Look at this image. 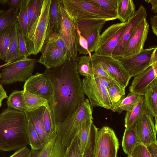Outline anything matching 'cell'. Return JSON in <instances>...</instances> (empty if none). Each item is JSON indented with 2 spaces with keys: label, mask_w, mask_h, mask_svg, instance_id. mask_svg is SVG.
I'll use <instances>...</instances> for the list:
<instances>
[{
  "label": "cell",
  "mask_w": 157,
  "mask_h": 157,
  "mask_svg": "<svg viewBox=\"0 0 157 157\" xmlns=\"http://www.w3.org/2000/svg\"><path fill=\"white\" fill-rule=\"evenodd\" d=\"M49 79L53 95L49 104L56 125L70 117L86 99L76 60L71 57L57 67L47 68L44 73Z\"/></svg>",
  "instance_id": "1"
},
{
  "label": "cell",
  "mask_w": 157,
  "mask_h": 157,
  "mask_svg": "<svg viewBox=\"0 0 157 157\" xmlns=\"http://www.w3.org/2000/svg\"><path fill=\"white\" fill-rule=\"evenodd\" d=\"M25 112L7 107L0 114V151H16L29 145Z\"/></svg>",
  "instance_id": "2"
},
{
  "label": "cell",
  "mask_w": 157,
  "mask_h": 157,
  "mask_svg": "<svg viewBox=\"0 0 157 157\" xmlns=\"http://www.w3.org/2000/svg\"><path fill=\"white\" fill-rule=\"evenodd\" d=\"M52 0H43L40 14L25 38L26 47L30 55L41 52L42 46L52 34L49 27L50 9Z\"/></svg>",
  "instance_id": "3"
},
{
  "label": "cell",
  "mask_w": 157,
  "mask_h": 157,
  "mask_svg": "<svg viewBox=\"0 0 157 157\" xmlns=\"http://www.w3.org/2000/svg\"><path fill=\"white\" fill-rule=\"evenodd\" d=\"M93 109L88 99L81 104L69 118L57 124L56 133L62 143L68 147L77 135L83 122L93 119Z\"/></svg>",
  "instance_id": "4"
},
{
  "label": "cell",
  "mask_w": 157,
  "mask_h": 157,
  "mask_svg": "<svg viewBox=\"0 0 157 157\" xmlns=\"http://www.w3.org/2000/svg\"><path fill=\"white\" fill-rule=\"evenodd\" d=\"M34 59L24 57L15 61L7 63L1 68L2 84L7 85L26 81L32 75L37 63Z\"/></svg>",
  "instance_id": "5"
},
{
  "label": "cell",
  "mask_w": 157,
  "mask_h": 157,
  "mask_svg": "<svg viewBox=\"0 0 157 157\" xmlns=\"http://www.w3.org/2000/svg\"><path fill=\"white\" fill-rule=\"evenodd\" d=\"M118 60L132 77H134L157 63V47L144 49L138 53Z\"/></svg>",
  "instance_id": "6"
},
{
  "label": "cell",
  "mask_w": 157,
  "mask_h": 157,
  "mask_svg": "<svg viewBox=\"0 0 157 157\" xmlns=\"http://www.w3.org/2000/svg\"><path fill=\"white\" fill-rule=\"evenodd\" d=\"M119 147L118 140L112 128L108 126L98 128L94 157H117Z\"/></svg>",
  "instance_id": "7"
},
{
  "label": "cell",
  "mask_w": 157,
  "mask_h": 157,
  "mask_svg": "<svg viewBox=\"0 0 157 157\" xmlns=\"http://www.w3.org/2000/svg\"><path fill=\"white\" fill-rule=\"evenodd\" d=\"M128 21L114 24L106 28L100 35L94 53L104 56H112V53L122 37Z\"/></svg>",
  "instance_id": "8"
},
{
  "label": "cell",
  "mask_w": 157,
  "mask_h": 157,
  "mask_svg": "<svg viewBox=\"0 0 157 157\" xmlns=\"http://www.w3.org/2000/svg\"><path fill=\"white\" fill-rule=\"evenodd\" d=\"M83 92L92 106L111 109L112 105L106 89L98 78H85L82 80Z\"/></svg>",
  "instance_id": "9"
},
{
  "label": "cell",
  "mask_w": 157,
  "mask_h": 157,
  "mask_svg": "<svg viewBox=\"0 0 157 157\" xmlns=\"http://www.w3.org/2000/svg\"><path fill=\"white\" fill-rule=\"evenodd\" d=\"M90 57L106 71L113 80L125 88L127 86L132 76L119 60L112 56L99 55L94 52Z\"/></svg>",
  "instance_id": "10"
},
{
  "label": "cell",
  "mask_w": 157,
  "mask_h": 157,
  "mask_svg": "<svg viewBox=\"0 0 157 157\" xmlns=\"http://www.w3.org/2000/svg\"><path fill=\"white\" fill-rule=\"evenodd\" d=\"M62 16V24L59 36L65 43L71 58L75 60L77 56L76 45V24L60 4Z\"/></svg>",
  "instance_id": "11"
},
{
  "label": "cell",
  "mask_w": 157,
  "mask_h": 157,
  "mask_svg": "<svg viewBox=\"0 0 157 157\" xmlns=\"http://www.w3.org/2000/svg\"><path fill=\"white\" fill-rule=\"evenodd\" d=\"M41 55L37 62L44 65L47 68L57 67L63 64L67 59V55L57 46L49 37L44 43L41 50Z\"/></svg>",
  "instance_id": "12"
},
{
  "label": "cell",
  "mask_w": 157,
  "mask_h": 157,
  "mask_svg": "<svg viewBox=\"0 0 157 157\" xmlns=\"http://www.w3.org/2000/svg\"><path fill=\"white\" fill-rule=\"evenodd\" d=\"M149 29V25L147 17H145L137 26L126 44L121 58L138 53L144 49Z\"/></svg>",
  "instance_id": "13"
},
{
  "label": "cell",
  "mask_w": 157,
  "mask_h": 157,
  "mask_svg": "<svg viewBox=\"0 0 157 157\" xmlns=\"http://www.w3.org/2000/svg\"><path fill=\"white\" fill-rule=\"evenodd\" d=\"M25 90L47 100L49 104L53 95V90L49 79L43 73H36L25 81L23 86Z\"/></svg>",
  "instance_id": "14"
},
{
  "label": "cell",
  "mask_w": 157,
  "mask_h": 157,
  "mask_svg": "<svg viewBox=\"0 0 157 157\" xmlns=\"http://www.w3.org/2000/svg\"><path fill=\"white\" fill-rule=\"evenodd\" d=\"M139 144L146 146L157 141V128L155 120L147 111L144 112L135 125Z\"/></svg>",
  "instance_id": "15"
},
{
  "label": "cell",
  "mask_w": 157,
  "mask_h": 157,
  "mask_svg": "<svg viewBox=\"0 0 157 157\" xmlns=\"http://www.w3.org/2000/svg\"><path fill=\"white\" fill-rule=\"evenodd\" d=\"M147 14L145 9L141 5L136 11L134 15L128 21L125 31L117 45L113 50L112 56L119 59L121 57L124 48L132 36L135 29L142 20L147 17Z\"/></svg>",
  "instance_id": "16"
},
{
  "label": "cell",
  "mask_w": 157,
  "mask_h": 157,
  "mask_svg": "<svg viewBox=\"0 0 157 157\" xmlns=\"http://www.w3.org/2000/svg\"><path fill=\"white\" fill-rule=\"evenodd\" d=\"M157 78V63L135 76L129 87L130 93L144 96L150 84Z\"/></svg>",
  "instance_id": "17"
},
{
  "label": "cell",
  "mask_w": 157,
  "mask_h": 157,
  "mask_svg": "<svg viewBox=\"0 0 157 157\" xmlns=\"http://www.w3.org/2000/svg\"><path fill=\"white\" fill-rule=\"evenodd\" d=\"M67 147L56 133L39 150L31 149V157H64Z\"/></svg>",
  "instance_id": "18"
},
{
  "label": "cell",
  "mask_w": 157,
  "mask_h": 157,
  "mask_svg": "<svg viewBox=\"0 0 157 157\" xmlns=\"http://www.w3.org/2000/svg\"><path fill=\"white\" fill-rule=\"evenodd\" d=\"M97 128L90 119L84 121L78 130L76 136L80 151L83 156L91 143Z\"/></svg>",
  "instance_id": "19"
},
{
  "label": "cell",
  "mask_w": 157,
  "mask_h": 157,
  "mask_svg": "<svg viewBox=\"0 0 157 157\" xmlns=\"http://www.w3.org/2000/svg\"><path fill=\"white\" fill-rule=\"evenodd\" d=\"M144 96L147 112L155 118V126L157 128V78L148 86Z\"/></svg>",
  "instance_id": "20"
},
{
  "label": "cell",
  "mask_w": 157,
  "mask_h": 157,
  "mask_svg": "<svg viewBox=\"0 0 157 157\" xmlns=\"http://www.w3.org/2000/svg\"><path fill=\"white\" fill-rule=\"evenodd\" d=\"M45 108L43 106L33 112H25L26 117L32 123L43 145L47 142L43 120V113Z\"/></svg>",
  "instance_id": "21"
},
{
  "label": "cell",
  "mask_w": 157,
  "mask_h": 157,
  "mask_svg": "<svg viewBox=\"0 0 157 157\" xmlns=\"http://www.w3.org/2000/svg\"><path fill=\"white\" fill-rule=\"evenodd\" d=\"M146 111L144 96L142 95L140 100L132 109L126 113L124 119L125 128H128L135 126L143 113Z\"/></svg>",
  "instance_id": "22"
},
{
  "label": "cell",
  "mask_w": 157,
  "mask_h": 157,
  "mask_svg": "<svg viewBox=\"0 0 157 157\" xmlns=\"http://www.w3.org/2000/svg\"><path fill=\"white\" fill-rule=\"evenodd\" d=\"M61 0H52L50 9L49 27L52 33L55 32L59 35L62 24V16L60 4Z\"/></svg>",
  "instance_id": "23"
},
{
  "label": "cell",
  "mask_w": 157,
  "mask_h": 157,
  "mask_svg": "<svg viewBox=\"0 0 157 157\" xmlns=\"http://www.w3.org/2000/svg\"><path fill=\"white\" fill-rule=\"evenodd\" d=\"M116 11L118 19L122 23L128 21L136 11L132 0H117Z\"/></svg>",
  "instance_id": "24"
},
{
  "label": "cell",
  "mask_w": 157,
  "mask_h": 157,
  "mask_svg": "<svg viewBox=\"0 0 157 157\" xmlns=\"http://www.w3.org/2000/svg\"><path fill=\"white\" fill-rule=\"evenodd\" d=\"M25 110L27 112L35 111L41 107H49L48 101L44 98L23 89Z\"/></svg>",
  "instance_id": "25"
},
{
  "label": "cell",
  "mask_w": 157,
  "mask_h": 157,
  "mask_svg": "<svg viewBox=\"0 0 157 157\" xmlns=\"http://www.w3.org/2000/svg\"><path fill=\"white\" fill-rule=\"evenodd\" d=\"M18 25L17 19L11 33L9 48L4 60L6 63H11L24 58L19 55L18 51L17 35Z\"/></svg>",
  "instance_id": "26"
},
{
  "label": "cell",
  "mask_w": 157,
  "mask_h": 157,
  "mask_svg": "<svg viewBox=\"0 0 157 157\" xmlns=\"http://www.w3.org/2000/svg\"><path fill=\"white\" fill-rule=\"evenodd\" d=\"M139 144L138 137L135 125L125 129L122 138V147L124 152L129 155Z\"/></svg>",
  "instance_id": "27"
},
{
  "label": "cell",
  "mask_w": 157,
  "mask_h": 157,
  "mask_svg": "<svg viewBox=\"0 0 157 157\" xmlns=\"http://www.w3.org/2000/svg\"><path fill=\"white\" fill-rule=\"evenodd\" d=\"M142 95L129 93L122 100L117 103L110 109L113 112L121 113L131 110L140 100Z\"/></svg>",
  "instance_id": "28"
},
{
  "label": "cell",
  "mask_w": 157,
  "mask_h": 157,
  "mask_svg": "<svg viewBox=\"0 0 157 157\" xmlns=\"http://www.w3.org/2000/svg\"><path fill=\"white\" fill-rule=\"evenodd\" d=\"M125 89L115 81L112 80L106 90L112 107L125 97Z\"/></svg>",
  "instance_id": "29"
},
{
  "label": "cell",
  "mask_w": 157,
  "mask_h": 157,
  "mask_svg": "<svg viewBox=\"0 0 157 157\" xmlns=\"http://www.w3.org/2000/svg\"><path fill=\"white\" fill-rule=\"evenodd\" d=\"M8 108L25 112L23 90H15L8 97L6 101Z\"/></svg>",
  "instance_id": "30"
},
{
  "label": "cell",
  "mask_w": 157,
  "mask_h": 157,
  "mask_svg": "<svg viewBox=\"0 0 157 157\" xmlns=\"http://www.w3.org/2000/svg\"><path fill=\"white\" fill-rule=\"evenodd\" d=\"M78 72L85 78L92 77L93 75L90 58L89 56L82 55L75 59Z\"/></svg>",
  "instance_id": "31"
},
{
  "label": "cell",
  "mask_w": 157,
  "mask_h": 157,
  "mask_svg": "<svg viewBox=\"0 0 157 157\" xmlns=\"http://www.w3.org/2000/svg\"><path fill=\"white\" fill-rule=\"evenodd\" d=\"M43 1V0H29L27 8L28 32L40 14Z\"/></svg>",
  "instance_id": "32"
},
{
  "label": "cell",
  "mask_w": 157,
  "mask_h": 157,
  "mask_svg": "<svg viewBox=\"0 0 157 157\" xmlns=\"http://www.w3.org/2000/svg\"><path fill=\"white\" fill-rule=\"evenodd\" d=\"M16 21L0 33V59L4 60L6 57L10 43L11 33Z\"/></svg>",
  "instance_id": "33"
},
{
  "label": "cell",
  "mask_w": 157,
  "mask_h": 157,
  "mask_svg": "<svg viewBox=\"0 0 157 157\" xmlns=\"http://www.w3.org/2000/svg\"><path fill=\"white\" fill-rule=\"evenodd\" d=\"M27 120L26 133L29 145L30 146L31 149L39 150L43 146V144L30 121L27 118Z\"/></svg>",
  "instance_id": "34"
},
{
  "label": "cell",
  "mask_w": 157,
  "mask_h": 157,
  "mask_svg": "<svg viewBox=\"0 0 157 157\" xmlns=\"http://www.w3.org/2000/svg\"><path fill=\"white\" fill-rule=\"evenodd\" d=\"M43 120L48 142L56 133V125L52 118L49 107L45 108Z\"/></svg>",
  "instance_id": "35"
},
{
  "label": "cell",
  "mask_w": 157,
  "mask_h": 157,
  "mask_svg": "<svg viewBox=\"0 0 157 157\" xmlns=\"http://www.w3.org/2000/svg\"><path fill=\"white\" fill-rule=\"evenodd\" d=\"M19 12V10L16 9L6 10L0 15V33L16 21Z\"/></svg>",
  "instance_id": "36"
},
{
  "label": "cell",
  "mask_w": 157,
  "mask_h": 157,
  "mask_svg": "<svg viewBox=\"0 0 157 157\" xmlns=\"http://www.w3.org/2000/svg\"><path fill=\"white\" fill-rule=\"evenodd\" d=\"M105 24H103L98 27L86 32L82 36L87 42L88 49L90 53L94 51L101 29Z\"/></svg>",
  "instance_id": "37"
},
{
  "label": "cell",
  "mask_w": 157,
  "mask_h": 157,
  "mask_svg": "<svg viewBox=\"0 0 157 157\" xmlns=\"http://www.w3.org/2000/svg\"><path fill=\"white\" fill-rule=\"evenodd\" d=\"M29 0H25L20 10L17 18L18 25L25 38L28 33L29 18L27 13Z\"/></svg>",
  "instance_id": "38"
},
{
  "label": "cell",
  "mask_w": 157,
  "mask_h": 157,
  "mask_svg": "<svg viewBox=\"0 0 157 157\" xmlns=\"http://www.w3.org/2000/svg\"><path fill=\"white\" fill-rule=\"evenodd\" d=\"M76 26V45L78 52L79 54L86 55L88 54L91 56V53L89 51L87 42L86 39L80 34L77 26Z\"/></svg>",
  "instance_id": "39"
},
{
  "label": "cell",
  "mask_w": 157,
  "mask_h": 157,
  "mask_svg": "<svg viewBox=\"0 0 157 157\" xmlns=\"http://www.w3.org/2000/svg\"><path fill=\"white\" fill-rule=\"evenodd\" d=\"M84 156L81 154L78 140L76 136L70 145L67 147L64 157H84Z\"/></svg>",
  "instance_id": "40"
},
{
  "label": "cell",
  "mask_w": 157,
  "mask_h": 157,
  "mask_svg": "<svg viewBox=\"0 0 157 157\" xmlns=\"http://www.w3.org/2000/svg\"><path fill=\"white\" fill-rule=\"evenodd\" d=\"M17 35L19 53L20 56L28 58L30 54L28 51L26 47L25 37L18 25Z\"/></svg>",
  "instance_id": "41"
},
{
  "label": "cell",
  "mask_w": 157,
  "mask_h": 157,
  "mask_svg": "<svg viewBox=\"0 0 157 157\" xmlns=\"http://www.w3.org/2000/svg\"><path fill=\"white\" fill-rule=\"evenodd\" d=\"M127 157H151L145 146L138 144Z\"/></svg>",
  "instance_id": "42"
},
{
  "label": "cell",
  "mask_w": 157,
  "mask_h": 157,
  "mask_svg": "<svg viewBox=\"0 0 157 157\" xmlns=\"http://www.w3.org/2000/svg\"><path fill=\"white\" fill-rule=\"evenodd\" d=\"M104 9L116 10L117 7V0H87Z\"/></svg>",
  "instance_id": "43"
},
{
  "label": "cell",
  "mask_w": 157,
  "mask_h": 157,
  "mask_svg": "<svg viewBox=\"0 0 157 157\" xmlns=\"http://www.w3.org/2000/svg\"><path fill=\"white\" fill-rule=\"evenodd\" d=\"M49 37L53 40L58 47L67 55V58L71 57L65 43L57 33L53 32Z\"/></svg>",
  "instance_id": "44"
},
{
  "label": "cell",
  "mask_w": 157,
  "mask_h": 157,
  "mask_svg": "<svg viewBox=\"0 0 157 157\" xmlns=\"http://www.w3.org/2000/svg\"><path fill=\"white\" fill-rule=\"evenodd\" d=\"M25 0H8V5L9 6L8 10L17 9L20 10Z\"/></svg>",
  "instance_id": "45"
},
{
  "label": "cell",
  "mask_w": 157,
  "mask_h": 157,
  "mask_svg": "<svg viewBox=\"0 0 157 157\" xmlns=\"http://www.w3.org/2000/svg\"><path fill=\"white\" fill-rule=\"evenodd\" d=\"M30 150L27 146H25L16 151L8 157H25L30 152Z\"/></svg>",
  "instance_id": "46"
},
{
  "label": "cell",
  "mask_w": 157,
  "mask_h": 157,
  "mask_svg": "<svg viewBox=\"0 0 157 157\" xmlns=\"http://www.w3.org/2000/svg\"><path fill=\"white\" fill-rule=\"evenodd\" d=\"M151 157H157V142H153L145 146Z\"/></svg>",
  "instance_id": "47"
},
{
  "label": "cell",
  "mask_w": 157,
  "mask_h": 157,
  "mask_svg": "<svg viewBox=\"0 0 157 157\" xmlns=\"http://www.w3.org/2000/svg\"><path fill=\"white\" fill-rule=\"evenodd\" d=\"M150 23L153 32L156 36H157V14L151 17L150 18Z\"/></svg>",
  "instance_id": "48"
},
{
  "label": "cell",
  "mask_w": 157,
  "mask_h": 157,
  "mask_svg": "<svg viewBox=\"0 0 157 157\" xmlns=\"http://www.w3.org/2000/svg\"><path fill=\"white\" fill-rule=\"evenodd\" d=\"M94 141L92 142L85 152L84 157H94Z\"/></svg>",
  "instance_id": "49"
},
{
  "label": "cell",
  "mask_w": 157,
  "mask_h": 157,
  "mask_svg": "<svg viewBox=\"0 0 157 157\" xmlns=\"http://www.w3.org/2000/svg\"><path fill=\"white\" fill-rule=\"evenodd\" d=\"M8 98L6 91L5 90L2 86L0 85V107L2 105V101Z\"/></svg>",
  "instance_id": "50"
},
{
  "label": "cell",
  "mask_w": 157,
  "mask_h": 157,
  "mask_svg": "<svg viewBox=\"0 0 157 157\" xmlns=\"http://www.w3.org/2000/svg\"><path fill=\"white\" fill-rule=\"evenodd\" d=\"M101 84L106 88L110 83L112 80L110 79L105 78L101 77L98 78Z\"/></svg>",
  "instance_id": "51"
},
{
  "label": "cell",
  "mask_w": 157,
  "mask_h": 157,
  "mask_svg": "<svg viewBox=\"0 0 157 157\" xmlns=\"http://www.w3.org/2000/svg\"><path fill=\"white\" fill-rule=\"evenodd\" d=\"M145 1L151 4L152 6L151 10L156 14L157 13V0H146Z\"/></svg>",
  "instance_id": "52"
},
{
  "label": "cell",
  "mask_w": 157,
  "mask_h": 157,
  "mask_svg": "<svg viewBox=\"0 0 157 157\" xmlns=\"http://www.w3.org/2000/svg\"><path fill=\"white\" fill-rule=\"evenodd\" d=\"M8 0H0V4L3 5H8Z\"/></svg>",
  "instance_id": "53"
},
{
  "label": "cell",
  "mask_w": 157,
  "mask_h": 157,
  "mask_svg": "<svg viewBox=\"0 0 157 157\" xmlns=\"http://www.w3.org/2000/svg\"><path fill=\"white\" fill-rule=\"evenodd\" d=\"M7 63H5L4 64L2 65H1L0 66V68H2V67H3V66H4V65H5ZM1 76H2V74H1V73H0V79L1 78Z\"/></svg>",
  "instance_id": "54"
},
{
  "label": "cell",
  "mask_w": 157,
  "mask_h": 157,
  "mask_svg": "<svg viewBox=\"0 0 157 157\" xmlns=\"http://www.w3.org/2000/svg\"><path fill=\"white\" fill-rule=\"evenodd\" d=\"M25 157H31L30 151Z\"/></svg>",
  "instance_id": "55"
},
{
  "label": "cell",
  "mask_w": 157,
  "mask_h": 157,
  "mask_svg": "<svg viewBox=\"0 0 157 157\" xmlns=\"http://www.w3.org/2000/svg\"></svg>",
  "instance_id": "56"
}]
</instances>
